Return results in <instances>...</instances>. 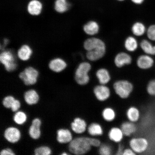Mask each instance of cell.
Here are the masks:
<instances>
[{"label": "cell", "mask_w": 155, "mask_h": 155, "mask_svg": "<svg viewBox=\"0 0 155 155\" xmlns=\"http://www.w3.org/2000/svg\"><path fill=\"white\" fill-rule=\"evenodd\" d=\"M86 57L89 61H96L103 58L106 53V44L101 39L92 37L87 39L83 43Z\"/></svg>", "instance_id": "cell-1"}, {"label": "cell", "mask_w": 155, "mask_h": 155, "mask_svg": "<svg viewBox=\"0 0 155 155\" xmlns=\"http://www.w3.org/2000/svg\"><path fill=\"white\" fill-rule=\"evenodd\" d=\"M91 148L88 137H77L71 140L69 145L70 152L78 155L87 153L90 152Z\"/></svg>", "instance_id": "cell-2"}, {"label": "cell", "mask_w": 155, "mask_h": 155, "mask_svg": "<svg viewBox=\"0 0 155 155\" xmlns=\"http://www.w3.org/2000/svg\"><path fill=\"white\" fill-rule=\"evenodd\" d=\"M91 69L92 65L88 62H82L79 64L75 73V79L78 84L81 86L88 84L90 80L89 73Z\"/></svg>", "instance_id": "cell-3"}, {"label": "cell", "mask_w": 155, "mask_h": 155, "mask_svg": "<svg viewBox=\"0 0 155 155\" xmlns=\"http://www.w3.org/2000/svg\"><path fill=\"white\" fill-rule=\"evenodd\" d=\"M114 89L116 94L120 98L126 99L132 92L134 86L132 83L126 80H120L114 83Z\"/></svg>", "instance_id": "cell-4"}, {"label": "cell", "mask_w": 155, "mask_h": 155, "mask_svg": "<svg viewBox=\"0 0 155 155\" xmlns=\"http://www.w3.org/2000/svg\"><path fill=\"white\" fill-rule=\"evenodd\" d=\"M0 61L8 72L14 71L17 68L16 57L11 50H3L0 55Z\"/></svg>", "instance_id": "cell-5"}, {"label": "cell", "mask_w": 155, "mask_h": 155, "mask_svg": "<svg viewBox=\"0 0 155 155\" xmlns=\"http://www.w3.org/2000/svg\"><path fill=\"white\" fill-rule=\"evenodd\" d=\"M38 74L37 70L34 67H29L21 72L19 77L25 85L29 86L35 84L37 81Z\"/></svg>", "instance_id": "cell-6"}, {"label": "cell", "mask_w": 155, "mask_h": 155, "mask_svg": "<svg viewBox=\"0 0 155 155\" xmlns=\"http://www.w3.org/2000/svg\"><path fill=\"white\" fill-rule=\"evenodd\" d=\"M130 146L136 154H140L145 152L148 147V142L143 137H136L131 139Z\"/></svg>", "instance_id": "cell-7"}, {"label": "cell", "mask_w": 155, "mask_h": 155, "mask_svg": "<svg viewBox=\"0 0 155 155\" xmlns=\"http://www.w3.org/2000/svg\"><path fill=\"white\" fill-rule=\"evenodd\" d=\"M94 93L97 100L104 102L108 100L111 95L110 89L106 85L100 84L94 87Z\"/></svg>", "instance_id": "cell-8"}, {"label": "cell", "mask_w": 155, "mask_h": 155, "mask_svg": "<svg viewBox=\"0 0 155 155\" xmlns=\"http://www.w3.org/2000/svg\"><path fill=\"white\" fill-rule=\"evenodd\" d=\"M132 61L131 56L125 52H119L116 54L114 59V64L116 67L119 68L130 65Z\"/></svg>", "instance_id": "cell-9"}, {"label": "cell", "mask_w": 155, "mask_h": 155, "mask_svg": "<svg viewBox=\"0 0 155 155\" xmlns=\"http://www.w3.org/2000/svg\"><path fill=\"white\" fill-rule=\"evenodd\" d=\"M67 66V63L64 60L60 58H54L50 61L48 64L49 68L52 71L59 73L63 71Z\"/></svg>", "instance_id": "cell-10"}, {"label": "cell", "mask_w": 155, "mask_h": 155, "mask_svg": "<svg viewBox=\"0 0 155 155\" xmlns=\"http://www.w3.org/2000/svg\"><path fill=\"white\" fill-rule=\"evenodd\" d=\"M100 29V25L94 20L88 21L83 26V30L85 33L90 36H94L97 34Z\"/></svg>", "instance_id": "cell-11"}, {"label": "cell", "mask_w": 155, "mask_h": 155, "mask_svg": "<svg viewBox=\"0 0 155 155\" xmlns=\"http://www.w3.org/2000/svg\"><path fill=\"white\" fill-rule=\"evenodd\" d=\"M153 59L148 54L139 56L137 60V66L140 69H150L153 66Z\"/></svg>", "instance_id": "cell-12"}, {"label": "cell", "mask_w": 155, "mask_h": 155, "mask_svg": "<svg viewBox=\"0 0 155 155\" xmlns=\"http://www.w3.org/2000/svg\"><path fill=\"white\" fill-rule=\"evenodd\" d=\"M21 134L18 129L14 127H9L5 130L4 137L9 142L15 143L20 139Z\"/></svg>", "instance_id": "cell-13"}, {"label": "cell", "mask_w": 155, "mask_h": 155, "mask_svg": "<svg viewBox=\"0 0 155 155\" xmlns=\"http://www.w3.org/2000/svg\"><path fill=\"white\" fill-rule=\"evenodd\" d=\"M71 128L75 133L81 134L87 129V124L84 120L79 117L75 118L71 124Z\"/></svg>", "instance_id": "cell-14"}, {"label": "cell", "mask_w": 155, "mask_h": 155, "mask_svg": "<svg viewBox=\"0 0 155 155\" xmlns=\"http://www.w3.org/2000/svg\"><path fill=\"white\" fill-rule=\"evenodd\" d=\"M96 75L100 84L106 85L111 80V77L109 71L105 68H100L98 69Z\"/></svg>", "instance_id": "cell-15"}, {"label": "cell", "mask_w": 155, "mask_h": 155, "mask_svg": "<svg viewBox=\"0 0 155 155\" xmlns=\"http://www.w3.org/2000/svg\"><path fill=\"white\" fill-rule=\"evenodd\" d=\"M32 53V50L30 46L25 44L19 48L17 51V56L21 61H27L30 59Z\"/></svg>", "instance_id": "cell-16"}, {"label": "cell", "mask_w": 155, "mask_h": 155, "mask_svg": "<svg viewBox=\"0 0 155 155\" xmlns=\"http://www.w3.org/2000/svg\"><path fill=\"white\" fill-rule=\"evenodd\" d=\"M41 124V122L38 118H36L33 120L31 125L30 126L29 130V135L32 139H37L40 137Z\"/></svg>", "instance_id": "cell-17"}, {"label": "cell", "mask_w": 155, "mask_h": 155, "mask_svg": "<svg viewBox=\"0 0 155 155\" xmlns=\"http://www.w3.org/2000/svg\"><path fill=\"white\" fill-rule=\"evenodd\" d=\"M124 136L121 128H120L117 127L112 128L108 134L110 140L116 143L120 142L123 140Z\"/></svg>", "instance_id": "cell-18"}, {"label": "cell", "mask_w": 155, "mask_h": 155, "mask_svg": "<svg viewBox=\"0 0 155 155\" xmlns=\"http://www.w3.org/2000/svg\"><path fill=\"white\" fill-rule=\"evenodd\" d=\"M57 140L61 143H70L72 140V134L68 129H61L57 131Z\"/></svg>", "instance_id": "cell-19"}, {"label": "cell", "mask_w": 155, "mask_h": 155, "mask_svg": "<svg viewBox=\"0 0 155 155\" xmlns=\"http://www.w3.org/2000/svg\"><path fill=\"white\" fill-rule=\"evenodd\" d=\"M124 46L127 51L134 52L136 51L138 48V42L134 37L129 36L125 40Z\"/></svg>", "instance_id": "cell-20"}, {"label": "cell", "mask_w": 155, "mask_h": 155, "mask_svg": "<svg viewBox=\"0 0 155 155\" xmlns=\"http://www.w3.org/2000/svg\"><path fill=\"white\" fill-rule=\"evenodd\" d=\"M42 5L39 1L33 0L30 2L28 7L29 14L32 15H38L41 12Z\"/></svg>", "instance_id": "cell-21"}, {"label": "cell", "mask_w": 155, "mask_h": 155, "mask_svg": "<svg viewBox=\"0 0 155 155\" xmlns=\"http://www.w3.org/2000/svg\"><path fill=\"white\" fill-rule=\"evenodd\" d=\"M121 129L125 136L130 137L136 132L137 130L135 123L130 121H126L122 123Z\"/></svg>", "instance_id": "cell-22"}, {"label": "cell", "mask_w": 155, "mask_h": 155, "mask_svg": "<svg viewBox=\"0 0 155 155\" xmlns=\"http://www.w3.org/2000/svg\"><path fill=\"white\" fill-rule=\"evenodd\" d=\"M25 101L29 105L37 103L39 100V96L35 91L31 90L25 92L24 94Z\"/></svg>", "instance_id": "cell-23"}, {"label": "cell", "mask_w": 155, "mask_h": 155, "mask_svg": "<svg viewBox=\"0 0 155 155\" xmlns=\"http://www.w3.org/2000/svg\"><path fill=\"white\" fill-rule=\"evenodd\" d=\"M87 129L89 134L93 137L100 136L103 134V129L102 126L97 123L91 124Z\"/></svg>", "instance_id": "cell-24"}, {"label": "cell", "mask_w": 155, "mask_h": 155, "mask_svg": "<svg viewBox=\"0 0 155 155\" xmlns=\"http://www.w3.org/2000/svg\"><path fill=\"white\" fill-rule=\"evenodd\" d=\"M131 30L134 35L137 37L143 36L146 31L144 25L140 22L134 23L132 26Z\"/></svg>", "instance_id": "cell-25"}, {"label": "cell", "mask_w": 155, "mask_h": 155, "mask_svg": "<svg viewBox=\"0 0 155 155\" xmlns=\"http://www.w3.org/2000/svg\"><path fill=\"white\" fill-rule=\"evenodd\" d=\"M127 116L129 121L135 123L138 121L140 118V112L135 107H131L127 110Z\"/></svg>", "instance_id": "cell-26"}, {"label": "cell", "mask_w": 155, "mask_h": 155, "mask_svg": "<svg viewBox=\"0 0 155 155\" xmlns=\"http://www.w3.org/2000/svg\"><path fill=\"white\" fill-rule=\"evenodd\" d=\"M141 49L148 55H155V45L153 46L152 44L147 40H143L140 43Z\"/></svg>", "instance_id": "cell-27"}, {"label": "cell", "mask_w": 155, "mask_h": 155, "mask_svg": "<svg viewBox=\"0 0 155 155\" xmlns=\"http://www.w3.org/2000/svg\"><path fill=\"white\" fill-rule=\"evenodd\" d=\"M102 116L106 121L111 122L115 120L116 117V112L111 108L107 107L103 110Z\"/></svg>", "instance_id": "cell-28"}, {"label": "cell", "mask_w": 155, "mask_h": 155, "mask_svg": "<svg viewBox=\"0 0 155 155\" xmlns=\"http://www.w3.org/2000/svg\"><path fill=\"white\" fill-rule=\"evenodd\" d=\"M69 5L66 0H57L56 1L55 9L57 12L63 13L68 9Z\"/></svg>", "instance_id": "cell-29"}, {"label": "cell", "mask_w": 155, "mask_h": 155, "mask_svg": "<svg viewBox=\"0 0 155 155\" xmlns=\"http://www.w3.org/2000/svg\"><path fill=\"white\" fill-rule=\"evenodd\" d=\"M26 114L22 111L17 112L13 117V120L15 123L19 125L24 124L26 121Z\"/></svg>", "instance_id": "cell-30"}, {"label": "cell", "mask_w": 155, "mask_h": 155, "mask_svg": "<svg viewBox=\"0 0 155 155\" xmlns=\"http://www.w3.org/2000/svg\"><path fill=\"white\" fill-rule=\"evenodd\" d=\"M98 152L101 155H110L112 154V149L110 145L104 144H101L99 147Z\"/></svg>", "instance_id": "cell-31"}, {"label": "cell", "mask_w": 155, "mask_h": 155, "mask_svg": "<svg viewBox=\"0 0 155 155\" xmlns=\"http://www.w3.org/2000/svg\"><path fill=\"white\" fill-rule=\"evenodd\" d=\"M51 152L49 147L46 146L38 147L35 150V154L36 155H49Z\"/></svg>", "instance_id": "cell-32"}, {"label": "cell", "mask_w": 155, "mask_h": 155, "mask_svg": "<svg viewBox=\"0 0 155 155\" xmlns=\"http://www.w3.org/2000/svg\"><path fill=\"white\" fill-rule=\"evenodd\" d=\"M15 100V98L12 96L6 97L3 100V105L6 108H11Z\"/></svg>", "instance_id": "cell-33"}, {"label": "cell", "mask_w": 155, "mask_h": 155, "mask_svg": "<svg viewBox=\"0 0 155 155\" xmlns=\"http://www.w3.org/2000/svg\"><path fill=\"white\" fill-rule=\"evenodd\" d=\"M147 91L148 94L152 96H155V80L150 81L147 87Z\"/></svg>", "instance_id": "cell-34"}, {"label": "cell", "mask_w": 155, "mask_h": 155, "mask_svg": "<svg viewBox=\"0 0 155 155\" xmlns=\"http://www.w3.org/2000/svg\"><path fill=\"white\" fill-rule=\"evenodd\" d=\"M147 35L149 39L155 41V25L149 27L147 30Z\"/></svg>", "instance_id": "cell-35"}, {"label": "cell", "mask_w": 155, "mask_h": 155, "mask_svg": "<svg viewBox=\"0 0 155 155\" xmlns=\"http://www.w3.org/2000/svg\"><path fill=\"white\" fill-rule=\"evenodd\" d=\"M88 140L92 147H99L101 145V142L98 139L88 137Z\"/></svg>", "instance_id": "cell-36"}, {"label": "cell", "mask_w": 155, "mask_h": 155, "mask_svg": "<svg viewBox=\"0 0 155 155\" xmlns=\"http://www.w3.org/2000/svg\"><path fill=\"white\" fill-rule=\"evenodd\" d=\"M20 103L19 101L15 100L11 107V110L13 112L16 111L20 108Z\"/></svg>", "instance_id": "cell-37"}, {"label": "cell", "mask_w": 155, "mask_h": 155, "mask_svg": "<svg viewBox=\"0 0 155 155\" xmlns=\"http://www.w3.org/2000/svg\"><path fill=\"white\" fill-rule=\"evenodd\" d=\"M0 154L1 155H14L15 154L12 150L9 148H7L2 150Z\"/></svg>", "instance_id": "cell-38"}, {"label": "cell", "mask_w": 155, "mask_h": 155, "mask_svg": "<svg viewBox=\"0 0 155 155\" xmlns=\"http://www.w3.org/2000/svg\"><path fill=\"white\" fill-rule=\"evenodd\" d=\"M124 150L125 149L124 148L123 145L121 144H119V146H118L117 150L116 151V154L123 155Z\"/></svg>", "instance_id": "cell-39"}, {"label": "cell", "mask_w": 155, "mask_h": 155, "mask_svg": "<svg viewBox=\"0 0 155 155\" xmlns=\"http://www.w3.org/2000/svg\"><path fill=\"white\" fill-rule=\"evenodd\" d=\"M136 154L134 151L130 148L125 149L123 155H134Z\"/></svg>", "instance_id": "cell-40"}, {"label": "cell", "mask_w": 155, "mask_h": 155, "mask_svg": "<svg viewBox=\"0 0 155 155\" xmlns=\"http://www.w3.org/2000/svg\"><path fill=\"white\" fill-rule=\"evenodd\" d=\"M131 1L136 5H140L144 3L145 0H131Z\"/></svg>", "instance_id": "cell-41"}, {"label": "cell", "mask_w": 155, "mask_h": 155, "mask_svg": "<svg viewBox=\"0 0 155 155\" xmlns=\"http://www.w3.org/2000/svg\"><path fill=\"white\" fill-rule=\"evenodd\" d=\"M9 43V40L7 38H5L3 40V48L6 46Z\"/></svg>", "instance_id": "cell-42"}, {"label": "cell", "mask_w": 155, "mask_h": 155, "mask_svg": "<svg viewBox=\"0 0 155 155\" xmlns=\"http://www.w3.org/2000/svg\"><path fill=\"white\" fill-rule=\"evenodd\" d=\"M117 1H120V2H122V1H124L125 0H117Z\"/></svg>", "instance_id": "cell-43"}, {"label": "cell", "mask_w": 155, "mask_h": 155, "mask_svg": "<svg viewBox=\"0 0 155 155\" xmlns=\"http://www.w3.org/2000/svg\"><path fill=\"white\" fill-rule=\"evenodd\" d=\"M67 154L66 153H63L62 155H67Z\"/></svg>", "instance_id": "cell-44"}]
</instances>
